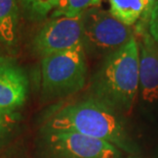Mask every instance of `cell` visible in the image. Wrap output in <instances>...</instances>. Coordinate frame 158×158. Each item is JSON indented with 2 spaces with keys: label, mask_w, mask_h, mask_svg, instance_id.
Segmentation results:
<instances>
[{
  "label": "cell",
  "mask_w": 158,
  "mask_h": 158,
  "mask_svg": "<svg viewBox=\"0 0 158 158\" xmlns=\"http://www.w3.org/2000/svg\"><path fill=\"white\" fill-rule=\"evenodd\" d=\"M80 46H83L81 15L50 18L33 35L30 42L33 54L41 58Z\"/></svg>",
  "instance_id": "8992f818"
},
{
  "label": "cell",
  "mask_w": 158,
  "mask_h": 158,
  "mask_svg": "<svg viewBox=\"0 0 158 158\" xmlns=\"http://www.w3.org/2000/svg\"><path fill=\"white\" fill-rule=\"evenodd\" d=\"M146 1V7H145V11H144L143 15H142V19L143 22L147 23L149 25V22H150V18H151V15L154 10V7H155L156 3L158 0H145Z\"/></svg>",
  "instance_id": "9a60e30c"
},
{
  "label": "cell",
  "mask_w": 158,
  "mask_h": 158,
  "mask_svg": "<svg viewBox=\"0 0 158 158\" xmlns=\"http://www.w3.org/2000/svg\"><path fill=\"white\" fill-rule=\"evenodd\" d=\"M139 42L134 36L105 57L92 82L95 98L114 110L129 111L139 93Z\"/></svg>",
  "instance_id": "7a4b0ae2"
},
{
  "label": "cell",
  "mask_w": 158,
  "mask_h": 158,
  "mask_svg": "<svg viewBox=\"0 0 158 158\" xmlns=\"http://www.w3.org/2000/svg\"><path fill=\"white\" fill-rule=\"evenodd\" d=\"M42 142L52 158H120L119 148L105 140L76 133L43 131Z\"/></svg>",
  "instance_id": "5b68a950"
},
{
  "label": "cell",
  "mask_w": 158,
  "mask_h": 158,
  "mask_svg": "<svg viewBox=\"0 0 158 158\" xmlns=\"http://www.w3.org/2000/svg\"><path fill=\"white\" fill-rule=\"evenodd\" d=\"M29 94V79L15 58L0 55V114L16 113Z\"/></svg>",
  "instance_id": "52a82bcc"
},
{
  "label": "cell",
  "mask_w": 158,
  "mask_h": 158,
  "mask_svg": "<svg viewBox=\"0 0 158 158\" xmlns=\"http://www.w3.org/2000/svg\"><path fill=\"white\" fill-rule=\"evenodd\" d=\"M82 44L85 53L107 57L134 36L130 27L125 26L100 7L87 9L81 15Z\"/></svg>",
  "instance_id": "277c9868"
},
{
  "label": "cell",
  "mask_w": 158,
  "mask_h": 158,
  "mask_svg": "<svg viewBox=\"0 0 158 158\" xmlns=\"http://www.w3.org/2000/svg\"><path fill=\"white\" fill-rule=\"evenodd\" d=\"M149 33L154 38V40L158 43V1L156 3L155 7H154V10L150 18Z\"/></svg>",
  "instance_id": "5bb4252c"
},
{
  "label": "cell",
  "mask_w": 158,
  "mask_h": 158,
  "mask_svg": "<svg viewBox=\"0 0 158 158\" xmlns=\"http://www.w3.org/2000/svg\"><path fill=\"white\" fill-rule=\"evenodd\" d=\"M86 73L83 46L41 58V86L49 96L62 97L78 92L85 85Z\"/></svg>",
  "instance_id": "3957f363"
},
{
  "label": "cell",
  "mask_w": 158,
  "mask_h": 158,
  "mask_svg": "<svg viewBox=\"0 0 158 158\" xmlns=\"http://www.w3.org/2000/svg\"><path fill=\"white\" fill-rule=\"evenodd\" d=\"M139 43V93L143 101L152 104L158 101V43L143 31Z\"/></svg>",
  "instance_id": "ba28073f"
},
{
  "label": "cell",
  "mask_w": 158,
  "mask_h": 158,
  "mask_svg": "<svg viewBox=\"0 0 158 158\" xmlns=\"http://www.w3.org/2000/svg\"><path fill=\"white\" fill-rule=\"evenodd\" d=\"M102 0H61L59 6L52 13L50 18L68 16L75 18L81 15L87 9L99 7Z\"/></svg>",
  "instance_id": "7c38bea8"
},
{
  "label": "cell",
  "mask_w": 158,
  "mask_h": 158,
  "mask_svg": "<svg viewBox=\"0 0 158 158\" xmlns=\"http://www.w3.org/2000/svg\"><path fill=\"white\" fill-rule=\"evenodd\" d=\"M18 112L0 114V148L5 146L11 140L18 126Z\"/></svg>",
  "instance_id": "4fadbf2b"
},
{
  "label": "cell",
  "mask_w": 158,
  "mask_h": 158,
  "mask_svg": "<svg viewBox=\"0 0 158 158\" xmlns=\"http://www.w3.org/2000/svg\"><path fill=\"white\" fill-rule=\"evenodd\" d=\"M43 131L76 133L105 140L119 149L133 152V146L115 110L97 98L67 104L48 117Z\"/></svg>",
  "instance_id": "6da1fadb"
},
{
  "label": "cell",
  "mask_w": 158,
  "mask_h": 158,
  "mask_svg": "<svg viewBox=\"0 0 158 158\" xmlns=\"http://www.w3.org/2000/svg\"><path fill=\"white\" fill-rule=\"evenodd\" d=\"M21 18L18 0H0V45L9 51L19 45Z\"/></svg>",
  "instance_id": "9c48e42d"
},
{
  "label": "cell",
  "mask_w": 158,
  "mask_h": 158,
  "mask_svg": "<svg viewBox=\"0 0 158 158\" xmlns=\"http://www.w3.org/2000/svg\"><path fill=\"white\" fill-rule=\"evenodd\" d=\"M61 0H18L22 16L29 22L37 23L46 19L58 7Z\"/></svg>",
  "instance_id": "8fae6325"
},
{
  "label": "cell",
  "mask_w": 158,
  "mask_h": 158,
  "mask_svg": "<svg viewBox=\"0 0 158 158\" xmlns=\"http://www.w3.org/2000/svg\"><path fill=\"white\" fill-rule=\"evenodd\" d=\"M145 7V0H110V13L129 27L140 21Z\"/></svg>",
  "instance_id": "30bf717a"
}]
</instances>
